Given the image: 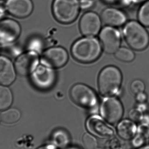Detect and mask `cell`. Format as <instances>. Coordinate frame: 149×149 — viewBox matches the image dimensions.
Instances as JSON below:
<instances>
[{
    "label": "cell",
    "instance_id": "obj_1",
    "mask_svg": "<svg viewBox=\"0 0 149 149\" xmlns=\"http://www.w3.org/2000/svg\"><path fill=\"white\" fill-rule=\"evenodd\" d=\"M100 41L93 37L79 39L72 47L71 52L77 61L84 63H93L99 58L102 51Z\"/></svg>",
    "mask_w": 149,
    "mask_h": 149
},
{
    "label": "cell",
    "instance_id": "obj_2",
    "mask_svg": "<svg viewBox=\"0 0 149 149\" xmlns=\"http://www.w3.org/2000/svg\"><path fill=\"white\" fill-rule=\"evenodd\" d=\"M122 81V74L117 67L108 66L101 71L98 78V87L102 95L106 97L117 94Z\"/></svg>",
    "mask_w": 149,
    "mask_h": 149
},
{
    "label": "cell",
    "instance_id": "obj_3",
    "mask_svg": "<svg viewBox=\"0 0 149 149\" xmlns=\"http://www.w3.org/2000/svg\"><path fill=\"white\" fill-rule=\"evenodd\" d=\"M124 39L129 46L135 51L145 49L149 45V34L141 23L130 21L123 29Z\"/></svg>",
    "mask_w": 149,
    "mask_h": 149
},
{
    "label": "cell",
    "instance_id": "obj_4",
    "mask_svg": "<svg viewBox=\"0 0 149 149\" xmlns=\"http://www.w3.org/2000/svg\"><path fill=\"white\" fill-rule=\"evenodd\" d=\"M79 0H54L52 10L56 20L63 24L71 23L79 15Z\"/></svg>",
    "mask_w": 149,
    "mask_h": 149
},
{
    "label": "cell",
    "instance_id": "obj_5",
    "mask_svg": "<svg viewBox=\"0 0 149 149\" xmlns=\"http://www.w3.org/2000/svg\"><path fill=\"white\" fill-rule=\"evenodd\" d=\"M72 100L78 106L87 109H93L97 106L98 99L94 91L85 84L74 85L70 90Z\"/></svg>",
    "mask_w": 149,
    "mask_h": 149
},
{
    "label": "cell",
    "instance_id": "obj_6",
    "mask_svg": "<svg viewBox=\"0 0 149 149\" xmlns=\"http://www.w3.org/2000/svg\"><path fill=\"white\" fill-rule=\"evenodd\" d=\"M123 106L117 98L109 96L104 98L100 106V113L104 120L110 124L119 122L123 114Z\"/></svg>",
    "mask_w": 149,
    "mask_h": 149
},
{
    "label": "cell",
    "instance_id": "obj_7",
    "mask_svg": "<svg viewBox=\"0 0 149 149\" xmlns=\"http://www.w3.org/2000/svg\"><path fill=\"white\" fill-rule=\"evenodd\" d=\"M69 55L62 47H56L46 50L41 56V65L51 69L61 68L66 64Z\"/></svg>",
    "mask_w": 149,
    "mask_h": 149
},
{
    "label": "cell",
    "instance_id": "obj_8",
    "mask_svg": "<svg viewBox=\"0 0 149 149\" xmlns=\"http://www.w3.org/2000/svg\"><path fill=\"white\" fill-rule=\"evenodd\" d=\"M86 128L90 134L102 139L113 137L114 129L98 115L90 116L86 122Z\"/></svg>",
    "mask_w": 149,
    "mask_h": 149
},
{
    "label": "cell",
    "instance_id": "obj_9",
    "mask_svg": "<svg viewBox=\"0 0 149 149\" xmlns=\"http://www.w3.org/2000/svg\"><path fill=\"white\" fill-rule=\"evenodd\" d=\"M100 39L103 50L108 54L115 53L121 42L120 31L115 27L110 26H106L101 30Z\"/></svg>",
    "mask_w": 149,
    "mask_h": 149
},
{
    "label": "cell",
    "instance_id": "obj_10",
    "mask_svg": "<svg viewBox=\"0 0 149 149\" xmlns=\"http://www.w3.org/2000/svg\"><path fill=\"white\" fill-rule=\"evenodd\" d=\"M31 80L37 88L47 90L54 85L56 80V72L53 69L41 65L31 74Z\"/></svg>",
    "mask_w": 149,
    "mask_h": 149
},
{
    "label": "cell",
    "instance_id": "obj_11",
    "mask_svg": "<svg viewBox=\"0 0 149 149\" xmlns=\"http://www.w3.org/2000/svg\"><path fill=\"white\" fill-rule=\"evenodd\" d=\"M39 56L34 51L24 52L16 59L15 67L17 74L22 76L31 74L38 66Z\"/></svg>",
    "mask_w": 149,
    "mask_h": 149
},
{
    "label": "cell",
    "instance_id": "obj_12",
    "mask_svg": "<svg viewBox=\"0 0 149 149\" xmlns=\"http://www.w3.org/2000/svg\"><path fill=\"white\" fill-rule=\"evenodd\" d=\"M101 17L93 11L85 13L80 20L81 32L86 37H93L99 34L102 26Z\"/></svg>",
    "mask_w": 149,
    "mask_h": 149
},
{
    "label": "cell",
    "instance_id": "obj_13",
    "mask_svg": "<svg viewBox=\"0 0 149 149\" xmlns=\"http://www.w3.org/2000/svg\"><path fill=\"white\" fill-rule=\"evenodd\" d=\"M21 32V26L15 20L10 18L0 20V45L13 42L19 37Z\"/></svg>",
    "mask_w": 149,
    "mask_h": 149
},
{
    "label": "cell",
    "instance_id": "obj_14",
    "mask_svg": "<svg viewBox=\"0 0 149 149\" xmlns=\"http://www.w3.org/2000/svg\"><path fill=\"white\" fill-rule=\"evenodd\" d=\"M6 11L15 17L23 18L32 13L34 5L31 0H6L4 4Z\"/></svg>",
    "mask_w": 149,
    "mask_h": 149
},
{
    "label": "cell",
    "instance_id": "obj_15",
    "mask_svg": "<svg viewBox=\"0 0 149 149\" xmlns=\"http://www.w3.org/2000/svg\"><path fill=\"white\" fill-rule=\"evenodd\" d=\"M102 21L107 26L120 27L127 21V17L121 10L115 8H107L102 11L101 15Z\"/></svg>",
    "mask_w": 149,
    "mask_h": 149
},
{
    "label": "cell",
    "instance_id": "obj_16",
    "mask_svg": "<svg viewBox=\"0 0 149 149\" xmlns=\"http://www.w3.org/2000/svg\"><path fill=\"white\" fill-rule=\"evenodd\" d=\"M15 71L10 59L0 56V84L5 86L11 85L15 79Z\"/></svg>",
    "mask_w": 149,
    "mask_h": 149
},
{
    "label": "cell",
    "instance_id": "obj_17",
    "mask_svg": "<svg viewBox=\"0 0 149 149\" xmlns=\"http://www.w3.org/2000/svg\"><path fill=\"white\" fill-rule=\"evenodd\" d=\"M136 123L128 119L122 120L118 123L117 132L118 135L124 140H132L137 133Z\"/></svg>",
    "mask_w": 149,
    "mask_h": 149
},
{
    "label": "cell",
    "instance_id": "obj_18",
    "mask_svg": "<svg viewBox=\"0 0 149 149\" xmlns=\"http://www.w3.org/2000/svg\"><path fill=\"white\" fill-rule=\"evenodd\" d=\"M51 140L52 144L59 148H65L70 143L69 133L61 129L56 130L53 132Z\"/></svg>",
    "mask_w": 149,
    "mask_h": 149
},
{
    "label": "cell",
    "instance_id": "obj_19",
    "mask_svg": "<svg viewBox=\"0 0 149 149\" xmlns=\"http://www.w3.org/2000/svg\"><path fill=\"white\" fill-rule=\"evenodd\" d=\"M12 101L13 95L10 89L5 86H0V111L8 109Z\"/></svg>",
    "mask_w": 149,
    "mask_h": 149
},
{
    "label": "cell",
    "instance_id": "obj_20",
    "mask_svg": "<svg viewBox=\"0 0 149 149\" xmlns=\"http://www.w3.org/2000/svg\"><path fill=\"white\" fill-rule=\"evenodd\" d=\"M21 117V112L15 108L6 109L1 114V120L7 124H13L19 120Z\"/></svg>",
    "mask_w": 149,
    "mask_h": 149
},
{
    "label": "cell",
    "instance_id": "obj_21",
    "mask_svg": "<svg viewBox=\"0 0 149 149\" xmlns=\"http://www.w3.org/2000/svg\"><path fill=\"white\" fill-rule=\"evenodd\" d=\"M118 60L124 62H131L134 59L135 55L131 49L126 47L120 48L115 53Z\"/></svg>",
    "mask_w": 149,
    "mask_h": 149
},
{
    "label": "cell",
    "instance_id": "obj_22",
    "mask_svg": "<svg viewBox=\"0 0 149 149\" xmlns=\"http://www.w3.org/2000/svg\"><path fill=\"white\" fill-rule=\"evenodd\" d=\"M138 17L139 22L144 27H149V1H147L140 8Z\"/></svg>",
    "mask_w": 149,
    "mask_h": 149
},
{
    "label": "cell",
    "instance_id": "obj_23",
    "mask_svg": "<svg viewBox=\"0 0 149 149\" xmlns=\"http://www.w3.org/2000/svg\"><path fill=\"white\" fill-rule=\"evenodd\" d=\"M81 142L85 149H95L98 146L97 139L91 134L85 133L81 137Z\"/></svg>",
    "mask_w": 149,
    "mask_h": 149
},
{
    "label": "cell",
    "instance_id": "obj_24",
    "mask_svg": "<svg viewBox=\"0 0 149 149\" xmlns=\"http://www.w3.org/2000/svg\"><path fill=\"white\" fill-rule=\"evenodd\" d=\"M105 149H125L124 145L119 139L112 137L108 140L105 144Z\"/></svg>",
    "mask_w": 149,
    "mask_h": 149
},
{
    "label": "cell",
    "instance_id": "obj_25",
    "mask_svg": "<svg viewBox=\"0 0 149 149\" xmlns=\"http://www.w3.org/2000/svg\"><path fill=\"white\" fill-rule=\"evenodd\" d=\"M130 88L131 92L135 95H136L139 93L144 92L145 85L143 81L140 79H135L131 82Z\"/></svg>",
    "mask_w": 149,
    "mask_h": 149
},
{
    "label": "cell",
    "instance_id": "obj_26",
    "mask_svg": "<svg viewBox=\"0 0 149 149\" xmlns=\"http://www.w3.org/2000/svg\"><path fill=\"white\" fill-rule=\"evenodd\" d=\"M143 114L136 108L132 109L129 113V117L134 122L141 123Z\"/></svg>",
    "mask_w": 149,
    "mask_h": 149
},
{
    "label": "cell",
    "instance_id": "obj_27",
    "mask_svg": "<svg viewBox=\"0 0 149 149\" xmlns=\"http://www.w3.org/2000/svg\"><path fill=\"white\" fill-rule=\"evenodd\" d=\"M136 134L139 135L145 139L149 138V124L141 123L137 127Z\"/></svg>",
    "mask_w": 149,
    "mask_h": 149
},
{
    "label": "cell",
    "instance_id": "obj_28",
    "mask_svg": "<svg viewBox=\"0 0 149 149\" xmlns=\"http://www.w3.org/2000/svg\"><path fill=\"white\" fill-rule=\"evenodd\" d=\"M132 140V145L134 147L136 148L142 147L146 141V139L137 134H136Z\"/></svg>",
    "mask_w": 149,
    "mask_h": 149
},
{
    "label": "cell",
    "instance_id": "obj_29",
    "mask_svg": "<svg viewBox=\"0 0 149 149\" xmlns=\"http://www.w3.org/2000/svg\"><path fill=\"white\" fill-rule=\"evenodd\" d=\"M80 7L82 10H88L93 8L94 4L93 0H79Z\"/></svg>",
    "mask_w": 149,
    "mask_h": 149
},
{
    "label": "cell",
    "instance_id": "obj_30",
    "mask_svg": "<svg viewBox=\"0 0 149 149\" xmlns=\"http://www.w3.org/2000/svg\"><path fill=\"white\" fill-rule=\"evenodd\" d=\"M148 98V95L144 92H141L136 95V100L138 103L146 102Z\"/></svg>",
    "mask_w": 149,
    "mask_h": 149
},
{
    "label": "cell",
    "instance_id": "obj_31",
    "mask_svg": "<svg viewBox=\"0 0 149 149\" xmlns=\"http://www.w3.org/2000/svg\"><path fill=\"white\" fill-rule=\"evenodd\" d=\"M136 108L137 109L142 113H144L148 109V105L146 102L138 103Z\"/></svg>",
    "mask_w": 149,
    "mask_h": 149
},
{
    "label": "cell",
    "instance_id": "obj_32",
    "mask_svg": "<svg viewBox=\"0 0 149 149\" xmlns=\"http://www.w3.org/2000/svg\"><path fill=\"white\" fill-rule=\"evenodd\" d=\"M141 123L149 124V115L144 113L141 122Z\"/></svg>",
    "mask_w": 149,
    "mask_h": 149
},
{
    "label": "cell",
    "instance_id": "obj_33",
    "mask_svg": "<svg viewBox=\"0 0 149 149\" xmlns=\"http://www.w3.org/2000/svg\"><path fill=\"white\" fill-rule=\"evenodd\" d=\"M57 147L54 144H46L39 147L37 149H57Z\"/></svg>",
    "mask_w": 149,
    "mask_h": 149
},
{
    "label": "cell",
    "instance_id": "obj_34",
    "mask_svg": "<svg viewBox=\"0 0 149 149\" xmlns=\"http://www.w3.org/2000/svg\"><path fill=\"white\" fill-rule=\"evenodd\" d=\"M5 11H6V10H5L4 7H3L0 5V20L5 15Z\"/></svg>",
    "mask_w": 149,
    "mask_h": 149
},
{
    "label": "cell",
    "instance_id": "obj_35",
    "mask_svg": "<svg viewBox=\"0 0 149 149\" xmlns=\"http://www.w3.org/2000/svg\"><path fill=\"white\" fill-rule=\"evenodd\" d=\"M132 2L135 3H139L143 2L145 1L146 0H131Z\"/></svg>",
    "mask_w": 149,
    "mask_h": 149
},
{
    "label": "cell",
    "instance_id": "obj_36",
    "mask_svg": "<svg viewBox=\"0 0 149 149\" xmlns=\"http://www.w3.org/2000/svg\"><path fill=\"white\" fill-rule=\"evenodd\" d=\"M138 149H149V145L142 146V147H141V148H138Z\"/></svg>",
    "mask_w": 149,
    "mask_h": 149
},
{
    "label": "cell",
    "instance_id": "obj_37",
    "mask_svg": "<svg viewBox=\"0 0 149 149\" xmlns=\"http://www.w3.org/2000/svg\"><path fill=\"white\" fill-rule=\"evenodd\" d=\"M103 1H105L107 2L112 3L116 1L117 0H103Z\"/></svg>",
    "mask_w": 149,
    "mask_h": 149
},
{
    "label": "cell",
    "instance_id": "obj_38",
    "mask_svg": "<svg viewBox=\"0 0 149 149\" xmlns=\"http://www.w3.org/2000/svg\"><path fill=\"white\" fill-rule=\"evenodd\" d=\"M65 149H80L76 147H70V148H65Z\"/></svg>",
    "mask_w": 149,
    "mask_h": 149
},
{
    "label": "cell",
    "instance_id": "obj_39",
    "mask_svg": "<svg viewBox=\"0 0 149 149\" xmlns=\"http://www.w3.org/2000/svg\"><path fill=\"white\" fill-rule=\"evenodd\" d=\"M101 149V148H96V149Z\"/></svg>",
    "mask_w": 149,
    "mask_h": 149
},
{
    "label": "cell",
    "instance_id": "obj_40",
    "mask_svg": "<svg viewBox=\"0 0 149 149\" xmlns=\"http://www.w3.org/2000/svg\"><path fill=\"white\" fill-rule=\"evenodd\" d=\"M0 120H1V118H0Z\"/></svg>",
    "mask_w": 149,
    "mask_h": 149
}]
</instances>
